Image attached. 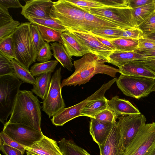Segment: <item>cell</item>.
Masks as SVG:
<instances>
[{
  "label": "cell",
  "instance_id": "cell-1",
  "mask_svg": "<svg viewBox=\"0 0 155 155\" xmlns=\"http://www.w3.org/2000/svg\"><path fill=\"white\" fill-rule=\"evenodd\" d=\"M108 61L99 56L90 52L81 58L74 61V73L68 78L64 79L61 84L62 89L65 86H75L89 82L95 74H105L114 78L119 69L106 64Z\"/></svg>",
  "mask_w": 155,
  "mask_h": 155
},
{
  "label": "cell",
  "instance_id": "cell-2",
  "mask_svg": "<svg viewBox=\"0 0 155 155\" xmlns=\"http://www.w3.org/2000/svg\"><path fill=\"white\" fill-rule=\"evenodd\" d=\"M90 12L89 8L78 6L67 0H59L53 2L50 16L68 31L90 33L96 28L85 19V14Z\"/></svg>",
  "mask_w": 155,
  "mask_h": 155
},
{
  "label": "cell",
  "instance_id": "cell-3",
  "mask_svg": "<svg viewBox=\"0 0 155 155\" xmlns=\"http://www.w3.org/2000/svg\"><path fill=\"white\" fill-rule=\"evenodd\" d=\"M40 102L32 91L20 90L8 123H19L41 131Z\"/></svg>",
  "mask_w": 155,
  "mask_h": 155
},
{
  "label": "cell",
  "instance_id": "cell-4",
  "mask_svg": "<svg viewBox=\"0 0 155 155\" xmlns=\"http://www.w3.org/2000/svg\"><path fill=\"white\" fill-rule=\"evenodd\" d=\"M31 24L30 22L21 23L12 34L16 60L28 70L36 61L38 54L31 34Z\"/></svg>",
  "mask_w": 155,
  "mask_h": 155
},
{
  "label": "cell",
  "instance_id": "cell-5",
  "mask_svg": "<svg viewBox=\"0 0 155 155\" xmlns=\"http://www.w3.org/2000/svg\"><path fill=\"white\" fill-rule=\"evenodd\" d=\"M22 83L14 74L0 76V121L4 126L8 122Z\"/></svg>",
  "mask_w": 155,
  "mask_h": 155
},
{
  "label": "cell",
  "instance_id": "cell-6",
  "mask_svg": "<svg viewBox=\"0 0 155 155\" xmlns=\"http://www.w3.org/2000/svg\"><path fill=\"white\" fill-rule=\"evenodd\" d=\"M116 83L125 95L139 99L147 96L152 91L155 79L121 74Z\"/></svg>",
  "mask_w": 155,
  "mask_h": 155
},
{
  "label": "cell",
  "instance_id": "cell-7",
  "mask_svg": "<svg viewBox=\"0 0 155 155\" xmlns=\"http://www.w3.org/2000/svg\"><path fill=\"white\" fill-rule=\"evenodd\" d=\"M155 149V122L145 124L123 155H152Z\"/></svg>",
  "mask_w": 155,
  "mask_h": 155
},
{
  "label": "cell",
  "instance_id": "cell-8",
  "mask_svg": "<svg viewBox=\"0 0 155 155\" xmlns=\"http://www.w3.org/2000/svg\"><path fill=\"white\" fill-rule=\"evenodd\" d=\"M117 79V78H114L104 84L92 95L79 103L72 106L62 109L52 117L51 119L52 124L56 126H62L72 119L81 116V112L87 104L91 101L104 97L105 92L116 82Z\"/></svg>",
  "mask_w": 155,
  "mask_h": 155
},
{
  "label": "cell",
  "instance_id": "cell-9",
  "mask_svg": "<svg viewBox=\"0 0 155 155\" xmlns=\"http://www.w3.org/2000/svg\"><path fill=\"white\" fill-rule=\"evenodd\" d=\"M61 67L52 76L48 94L42 102V110L49 118L53 117L65 107L61 94Z\"/></svg>",
  "mask_w": 155,
  "mask_h": 155
},
{
  "label": "cell",
  "instance_id": "cell-10",
  "mask_svg": "<svg viewBox=\"0 0 155 155\" xmlns=\"http://www.w3.org/2000/svg\"><path fill=\"white\" fill-rule=\"evenodd\" d=\"M89 9L90 13L115 24L122 30L137 28L134 22L131 11L132 8L130 7H106Z\"/></svg>",
  "mask_w": 155,
  "mask_h": 155
},
{
  "label": "cell",
  "instance_id": "cell-11",
  "mask_svg": "<svg viewBox=\"0 0 155 155\" xmlns=\"http://www.w3.org/2000/svg\"><path fill=\"white\" fill-rule=\"evenodd\" d=\"M4 126L2 131L23 147H31L41 140L44 135L41 130L21 123H7Z\"/></svg>",
  "mask_w": 155,
  "mask_h": 155
},
{
  "label": "cell",
  "instance_id": "cell-12",
  "mask_svg": "<svg viewBox=\"0 0 155 155\" xmlns=\"http://www.w3.org/2000/svg\"><path fill=\"white\" fill-rule=\"evenodd\" d=\"M117 118L118 120L116 124L121 133L124 151L140 129L146 124V119L141 113L123 115Z\"/></svg>",
  "mask_w": 155,
  "mask_h": 155
},
{
  "label": "cell",
  "instance_id": "cell-13",
  "mask_svg": "<svg viewBox=\"0 0 155 155\" xmlns=\"http://www.w3.org/2000/svg\"><path fill=\"white\" fill-rule=\"evenodd\" d=\"M53 2L51 0H31L26 1L22 8L21 14L26 18L30 17L40 18H50V13Z\"/></svg>",
  "mask_w": 155,
  "mask_h": 155
},
{
  "label": "cell",
  "instance_id": "cell-14",
  "mask_svg": "<svg viewBox=\"0 0 155 155\" xmlns=\"http://www.w3.org/2000/svg\"><path fill=\"white\" fill-rule=\"evenodd\" d=\"M99 147L100 155H123L124 150L121 135L116 123L104 143Z\"/></svg>",
  "mask_w": 155,
  "mask_h": 155
},
{
  "label": "cell",
  "instance_id": "cell-15",
  "mask_svg": "<svg viewBox=\"0 0 155 155\" xmlns=\"http://www.w3.org/2000/svg\"><path fill=\"white\" fill-rule=\"evenodd\" d=\"M72 32L89 49L91 53L107 60L109 55L114 51L101 43L94 35L90 33Z\"/></svg>",
  "mask_w": 155,
  "mask_h": 155
},
{
  "label": "cell",
  "instance_id": "cell-16",
  "mask_svg": "<svg viewBox=\"0 0 155 155\" xmlns=\"http://www.w3.org/2000/svg\"><path fill=\"white\" fill-rule=\"evenodd\" d=\"M61 38L63 45L71 57H81L91 52L89 49L73 32L68 31L63 32L61 34Z\"/></svg>",
  "mask_w": 155,
  "mask_h": 155
},
{
  "label": "cell",
  "instance_id": "cell-17",
  "mask_svg": "<svg viewBox=\"0 0 155 155\" xmlns=\"http://www.w3.org/2000/svg\"><path fill=\"white\" fill-rule=\"evenodd\" d=\"M26 150L38 155H63L57 142L44 135L43 138Z\"/></svg>",
  "mask_w": 155,
  "mask_h": 155
},
{
  "label": "cell",
  "instance_id": "cell-18",
  "mask_svg": "<svg viewBox=\"0 0 155 155\" xmlns=\"http://www.w3.org/2000/svg\"><path fill=\"white\" fill-rule=\"evenodd\" d=\"M91 119L90 133L93 140L99 146L104 143L116 123L101 121L94 118Z\"/></svg>",
  "mask_w": 155,
  "mask_h": 155
},
{
  "label": "cell",
  "instance_id": "cell-19",
  "mask_svg": "<svg viewBox=\"0 0 155 155\" xmlns=\"http://www.w3.org/2000/svg\"><path fill=\"white\" fill-rule=\"evenodd\" d=\"M107 103L108 108L114 113L117 118L123 115L141 114L128 101L120 99L117 96L108 100Z\"/></svg>",
  "mask_w": 155,
  "mask_h": 155
},
{
  "label": "cell",
  "instance_id": "cell-20",
  "mask_svg": "<svg viewBox=\"0 0 155 155\" xmlns=\"http://www.w3.org/2000/svg\"><path fill=\"white\" fill-rule=\"evenodd\" d=\"M146 57L137 51L123 52L117 50L114 51L108 57V63L119 68L129 62L144 59Z\"/></svg>",
  "mask_w": 155,
  "mask_h": 155
},
{
  "label": "cell",
  "instance_id": "cell-21",
  "mask_svg": "<svg viewBox=\"0 0 155 155\" xmlns=\"http://www.w3.org/2000/svg\"><path fill=\"white\" fill-rule=\"evenodd\" d=\"M121 74L143 77L155 79V74L142 64L135 61L127 63L119 68Z\"/></svg>",
  "mask_w": 155,
  "mask_h": 155
},
{
  "label": "cell",
  "instance_id": "cell-22",
  "mask_svg": "<svg viewBox=\"0 0 155 155\" xmlns=\"http://www.w3.org/2000/svg\"><path fill=\"white\" fill-rule=\"evenodd\" d=\"M50 44L54 57L64 68L72 71L73 66L72 59L67 53L63 45L57 42Z\"/></svg>",
  "mask_w": 155,
  "mask_h": 155
},
{
  "label": "cell",
  "instance_id": "cell-23",
  "mask_svg": "<svg viewBox=\"0 0 155 155\" xmlns=\"http://www.w3.org/2000/svg\"><path fill=\"white\" fill-rule=\"evenodd\" d=\"M51 73L43 74L35 77L36 83L31 90L33 93L42 99L46 97L50 87Z\"/></svg>",
  "mask_w": 155,
  "mask_h": 155
},
{
  "label": "cell",
  "instance_id": "cell-24",
  "mask_svg": "<svg viewBox=\"0 0 155 155\" xmlns=\"http://www.w3.org/2000/svg\"><path fill=\"white\" fill-rule=\"evenodd\" d=\"M107 100L104 97L90 101L83 110L81 116L94 118L97 114L108 108Z\"/></svg>",
  "mask_w": 155,
  "mask_h": 155
},
{
  "label": "cell",
  "instance_id": "cell-25",
  "mask_svg": "<svg viewBox=\"0 0 155 155\" xmlns=\"http://www.w3.org/2000/svg\"><path fill=\"white\" fill-rule=\"evenodd\" d=\"M58 143L63 155H91L86 150L77 145L71 140L64 138Z\"/></svg>",
  "mask_w": 155,
  "mask_h": 155
},
{
  "label": "cell",
  "instance_id": "cell-26",
  "mask_svg": "<svg viewBox=\"0 0 155 155\" xmlns=\"http://www.w3.org/2000/svg\"><path fill=\"white\" fill-rule=\"evenodd\" d=\"M155 11V1L151 3L134 9H131L132 16L134 25H138L148 16Z\"/></svg>",
  "mask_w": 155,
  "mask_h": 155
},
{
  "label": "cell",
  "instance_id": "cell-27",
  "mask_svg": "<svg viewBox=\"0 0 155 155\" xmlns=\"http://www.w3.org/2000/svg\"><path fill=\"white\" fill-rule=\"evenodd\" d=\"M108 40L113 44L117 51L123 52L137 51L138 48L137 40L120 38Z\"/></svg>",
  "mask_w": 155,
  "mask_h": 155
},
{
  "label": "cell",
  "instance_id": "cell-28",
  "mask_svg": "<svg viewBox=\"0 0 155 155\" xmlns=\"http://www.w3.org/2000/svg\"><path fill=\"white\" fill-rule=\"evenodd\" d=\"M14 69V74L23 83H26L32 85L36 83V79L31 73L29 70L21 65L16 60H12Z\"/></svg>",
  "mask_w": 155,
  "mask_h": 155
},
{
  "label": "cell",
  "instance_id": "cell-29",
  "mask_svg": "<svg viewBox=\"0 0 155 155\" xmlns=\"http://www.w3.org/2000/svg\"><path fill=\"white\" fill-rule=\"evenodd\" d=\"M57 60L35 64L30 68L29 71L33 77L47 73H52L58 63Z\"/></svg>",
  "mask_w": 155,
  "mask_h": 155
},
{
  "label": "cell",
  "instance_id": "cell-30",
  "mask_svg": "<svg viewBox=\"0 0 155 155\" xmlns=\"http://www.w3.org/2000/svg\"><path fill=\"white\" fill-rule=\"evenodd\" d=\"M26 19L32 24L42 25L53 29L61 33L67 31L65 28L51 18H40L29 17Z\"/></svg>",
  "mask_w": 155,
  "mask_h": 155
},
{
  "label": "cell",
  "instance_id": "cell-31",
  "mask_svg": "<svg viewBox=\"0 0 155 155\" xmlns=\"http://www.w3.org/2000/svg\"><path fill=\"white\" fill-rule=\"evenodd\" d=\"M37 25L45 41L48 43L50 42H58L63 44L61 38L62 33L42 25Z\"/></svg>",
  "mask_w": 155,
  "mask_h": 155
},
{
  "label": "cell",
  "instance_id": "cell-32",
  "mask_svg": "<svg viewBox=\"0 0 155 155\" xmlns=\"http://www.w3.org/2000/svg\"><path fill=\"white\" fill-rule=\"evenodd\" d=\"M0 54L11 60H16L12 34L0 41Z\"/></svg>",
  "mask_w": 155,
  "mask_h": 155
},
{
  "label": "cell",
  "instance_id": "cell-33",
  "mask_svg": "<svg viewBox=\"0 0 155 155\" xmlns=\"http://www.w3.org/2000/svg\"><path fill=\"white\" fill-rule=\"evenodd\" d=\"M122 30L110 28L94 29L91 31L90 33L109 40L120 38Z\"/></svg>",
  "mask_w": 155,
  "mask_h": 155
},
{
  "label": "cell",
  "instance_id": "cell-34",
  "mask_svg": "<svg viewBox=\"0 0 155 155\" xmlns=\"http://www.w3.org/2000/svg\"><path fill=\"white\" fill-rule=\"evenodd\" d=\"M137 28L145 34L155 32V11L140 23Z\"/></svg>",
  "mask_w": 155,
  "mask_h": 155
},
{
  "label": "cell",
  "instance_id": "cell-35",
  "mask_svg": "<svg viewBox=\"0 0 155 155\" xmlns=\"http://www.w3.org/2000/svg\"><path fill=\"white\" fill-rule=\"evenodd\" d=\"M30 29L33 42L35 49L38 52L45 44V42L37 25L31 24Z\"/></svg>",
  "mask_w": 155,
  "mask_h": 155
},
{
  "label": "cell",
  "instance_id": "cell-36",
  "mask_svg": "<svg viewBox=\"0 0 155 155\" xmlns=\"http://www.w3.org/2000/svg\"><path fill=\"white\" fill-rule=\"evenodd\" d=\"M20 24L19 21L13 20L0 27V41L11 35Z\"/></svg>",
  "mask_w": 155,
  "mask_h": 155
},
{
  "label": "cell",
  "instance_id": "cell-37",
  "mask_svg": "<svg viewBox=\"0 0 155 155\" xmlns=\"http://www.w3.org/2000/svg\"><path fill=\"white\" fill-rule=\"evenodd\" d=\"M138 41V48L137 51L139 53L155 48V40L146 37L144 34Z\"/></svg>",
  "mask_w": 155,
  "mask_h": 155
},
{
  "label": "cell",
  "instance_id": "cell-38",
  "mask_svg": "<svg viewBox=\"0 0 155 155\" xmlns=\"http://www.w3.org/2000/svg\"><path fill=\"white\" fill-rule=\"evenodd\" d=\"M14 74L12 61L0 54V76Z\"/></svg>",
  "mask_w": 155,
  "mask_h": 155
},
{
  "label": "cell",
  "instance_id": "cell-39",
  "mask_svg": "<svg viewBox=\"0 0 155 155\" xmlns=\"http://www.w3.org/2000/svg\"><path fill=\"white\" fill-rule=\"evenodd\" d=\"M51 50V47L49 43L45 42L38 52L37 61L40 63L49 61L53 55Z\"/></svg>",
  "mask_w": 155,
  "mask_h": 155
},
{
  "label": "cell",
  "instance_id": "cell-40",
  "mask_svg": "<svg viewBox=\"0 0 155 155\" xmlns=\"http://www.w3.org/2000/svg\"><path fill=\"white\" fill-rule=\"evenodd\" d=\"M78 6L89 8L105 7L98 0H67Z\"/></svg>",
  "mask_w": 155,
  "mask_h": 155
},
{
  "label": "cell",
  "instance_id": "cell-41",
  "mask_svg": "<svg viewBox=\"0 0 155 155\" xmlns=\"http://www.w3.org/2000/svg\"><path fill=\"white\" fill-rule=\"evenodd\" d=\"M94 118L101 121L114 123L117 122V118L114 113L108 108L97 114Z\"/></svg>",
  "mask_w": 155,
  "mask_h": 155
},
{
  "label": "cell",
  "instance_id": "cell-42",
  "mask_svg": "<svg viewBox=\"0 0 155 155\" xmlns=\"http://www.w3.org/2000/svg\"><path fill=\"white\" fill-rule=\"evenodd\" d=\"M105 7H130L128 0H98Z\"/></svg>",
  "mask_w": 155,
  "mask_h": 155
},
{
  "label": "cell",
  "instance_id": "cell-43",
  "mask_svg": "<svg viewBox=\"0 0 155 155\" xmlns=\"http://www.w3.org/2000/svg\"><path fill=\"white\" fill-rule=\"evenodd\" d=\"M143 34V31L139 29L138 28H134L128 30H122L120 37L138 40Z\"/></svg>",
  "mask_w": 155,
  "mask_h": 155
},
{
  "label": "cell",
  "instance_id": "cell-44",
  "mask_svg": "<svg viewBox=\"0 0 155 155\" xmlns=\"http://www.w3.org/2000/svg\"><path fill=\"white\" fill-rule=\"evenodd\" d=\"M0 136L3 139L4 144L21 150L24 154L26 150L23 146L12 140L3 131L1 132Z\"/></svg>",
  "mask_w": 155,
  "mask_h": 155
},
{
  "label": "cell",
  "instance_id": "cell-45",
  "mask_svg": "<svg viewBox=\"0 0 155 155\" xmlns=\"http://www.w3.org/2000/svg\"><path fill=\"white\" fill-rule=\"evenodd\" d=\"M13 20L8 12V8L0 4V27Z\"/></svg>",
  "mask_w": 155,
  "mask_h": 155
},
{
  "label": "cell",
  "instance_id": "cell-46",
  "mask_svg": "<svg viewBox=\"0 0 155 155\" xmlns=\"http://www.w3.org/2000/svg\"><path fill=\"white\" fill-rule=\"evenodd\" d=\"M134 61L142 64L155 74V57H146L144 59Z\"/></svg>",
  "mask_w": 155,
  "mask_h": 155
},
{
  "label": "cell",
  "instance_id": "cell-47",
  "mask_svg": "<svg viewBox=\"0 0 155 155\" xmlns=\"http://www.w3.org/2000/svg\"><path fill=\"white\" fill-rule=\"evenodd\" d=\"M0 150L5 155H23V153L20 150L4 144L0 147Z\"/></svg>",
  "mask_w": 155,
  "mask_h": 155
},
{
  "label": "cell",
  "instance_id": "cell-48",
  "mask_svg": "<svg viewBox=\"0 0 155 155\" xmlns=\"http://www.w3.org/2000/svg\"><path fill=\"white\" fill-rule=\"evenodd\" d=\"M131 8H137L154 2L155 0H128Z\"/></svg>",
  "mask_w": 155,
  "mask_h": 155
},
{
  "label": "cell",
  "instance_id": "cell-49",
  "mask_svg": "<svg viewBox=\"0 0 155 155\" xmlns=\"http://www.w3.org/2000/svg\"><path fill=\"white\" fill-rule=\"evenodd\" d=\"M0 4L8 8H22L23 7L18 0H0Z\"/></svg>",
  "mask_w": 155,
  "mask_h": 155
},
{
  "label": "cell",
  "instance_id": "cell-50",
  "mask_svg": "<svg viewBox=\"0 0 155 155\" xmlns=\"http://www.w3.org/2000/svg\"><path fill=\"white\" fill-rule=\"evenodd\" d=\"M94 35L98 40L104 45L111 48L114 51L116 50L115 46L109 41L100 37L95 35Z\"/></svg>",
  "mask_w": 155,
  "mask_h": 155
},
{
  "label": "cell",
  "instance_id": "cell-51",
  "mask_svg": "<svg viewBox=\"0 0 155 155\" xmlns=\"http://www.w3.org/2000/svg\"><path fill=\"white\" fill-rule=\"evenodd\" d=\"M140 53L147 57H155V48Z\"/></svg>",
  "mask_w": 155,
  "mask_h": 155
},
{
  "label": "cell",
  "instance_id": "cell-52",
  "mask_svg": "<svg viewBox=\"0 0 155 155\" xmlns=\"http://www.w3.org/2000/svg\"><path fill=\"white\" fill-rule=\"evenodd\" d=\"M144 35L150 38L155 40V32Z\"/></svg>",
  "mask_w": 155,
  "mask_h": 155
},
{
  "label": "cell",
  "instance_id": "cell-53",
  "mask_svg": "<svg viewBox=\"0 0 155 155\" xmlns=\"http://www.w3.org/2000/svg\"><path fill=\"white\" fill-rule=\"evenodd\" d=\"M26 153L27 155H38L32 153L30 152L27 151H26Z\"/></svg>",
  "mask_w": 155,
  "mask_h": 155
},
{
  "label": "cell",
  "instance_id": "cell-54",
  "mask_svg": "<svg viewBox=\"0 0 155 155\" xmlns=\"http://www.w3.org/2000/svg\"><path fill=\"white\" fill-rule=\"evenodd\" d=\"M153 91H154L155 92V85H154V86L153 87V88L152 90Z\"/></svg>",
  "mask_w": 155,
  "mask_h": 155
},
{
  "label": "cell",
  "instance_id": "cell-55",
  "mask_svg": "<svg viewBox=\"0 0 155 155\" xmlns=\"http://www.w3.org/2000/svg\"><path fill=\"white\" fill-rule=\"evenodd\" d=\"M152 155H155V149L154 151H153Z\"/></svg>",
  "mask_w": 155,
  "mask_h": 155
},
{
  "label": "cell",
  "instance_id": "cell-56",
  "mask_svg": "<svg viewBox=\"0 0 155 155\" xmlns=\"http://www.w3.org/2000/svg\"><path fill=\"white\" fill-rule=\"evenodd\" d=\"M0 155H2L1 154H0Z\"/></svg>",
  "mask_w": 155,
  "mask_h": 155
}]
</instances>
